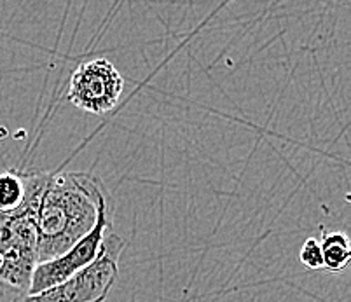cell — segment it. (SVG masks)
I'll use <instances>...</instances> for the list:
<instances>
[{"label": "cell", "instance_id": "obj_1", "mask_svg": "<svg viewBox=\"0 0 351 302\" xmlns=\"http://www.w3.org/2000/svg\"><path fill=\"white\" fill-rule=\"evenodd\" d=\"M104 180L86 171L49 173L37 206L39 262L58 257L95 227L108 201Z\"/></svg>", "mask_w": 351, "mask_h": 302}, {"label": "cell", "instance_id": "obj_2", "mask_svg": "<svg viewBox=\"0 0 351 302\" xmlns=\"http://www.w3.org/2000/svg\"><path fill=\"white\" fill-rule=\"evenodd\" d=\"M49 173L27 171V192L12 212H0V285L28 294L37 264V206Z\"/></svg>", "mask_w": 351, "mask_h": 302}, {"label": "cell", "instance_id": "obj_3", "mask_svg": "<svg viewBox=\"0 0 351 302\" xmlns=\"http://www.w3.org/2000/svg\"><path fill=\"white\" fill-rule=\"evenodd\" d=\"M126 241L108 229L93 262L37 294H20L12 302H105L119 276V259Z\"/></svg>", "mask_w": 351, "mask_h": 302}, {"label": "cell", "instance_id": "obj_4", "mask_svg": "<svg viewBox=\"0 0 351 302\" xmlns=\"http://www.w3.org/2000/svg\"><path fill=\"white\" fill-rule=\"evenodd\" d=\"M124 79L105 58L82 62L73 70L69 84L70 103L89 114H107L119 103Z\"/></svg>", "mask_w": 351, "mask_h": 302}, {"label": "cell", "instance_id": "obj_5", "mask_svg": "<svg viewBox=\"0 0 351 302\" xmlns=\"http://www.w3.org/2000/svg\"><path fill=\"white\" fill-rule=\"evenodd\" d=\"M110 227L112 224H110V199H108L101 205L95 227L84 238H81L77 243H73L69 250L60 253L58 257L37 264V268L32 275L28 294L46 290L89 266L100 253L104 238Z\"/></svg>", "mask_w": 351, "mask_h": 302}, {"label": "cell", "instance_id": "obj_6", "mask_svg": "<svg viewBox=\"0 0 351 302\" xmlns=\"http://www.w3.org/2000/svg\"><path fill=\"white\" fill-rule=\"evenodd\" d=\"M320 247L325 271L341 273L350 264V240L344 233H322Z\"/></svg>", "mask_w": 351, "mask_h": 302}, {"label": "cell", "instance_id": "obj_7", "mask_svg": "<svg viewBox=\"0 0 351 302\" xmlns=\"http://www.w3.org/2000/svg\"><path fill=\"white\" fill-rule=\"evenodd\" d=\"M27 171L8 170L0 173V212H12L23 203Z\"/></svg>", "mask_w": 351, "mask_h": 302}, {"label": "cell", "instance_id": "obj_8", "mask_svg": "<svg viewBox=\"0 0 351 302\" xmlns=\"http://www.w3.org/2000/svg\"><path fill=\"white\" fill-rule=\"evenodd\" d=\"M299 260L309 271H320V269H324V255H322L320 241L315 240V238H308L301 247Z\"/></svg>", "mask_w": 351, "mask_h": 302}]
</instances>
